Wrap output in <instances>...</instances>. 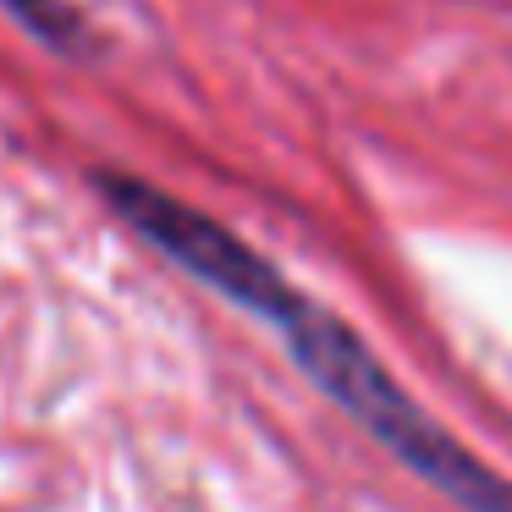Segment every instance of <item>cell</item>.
Wrapping results in <instances>:
<instances>
[{"label": "cell", "mask_w": 512, "mask_h": 512, "mask_svg": "<svg viewBox=\"0 0 512 512\" xmlns=\"http://www.w3.org/2000/svg\"><path fill=\"white\" fill-rule=\"evenodd\" d=\"M100 188L138 237H149V243H155L166 259H177L188 276H199L204 287H215L221 298H232L237 309L259 314L265 325L298 298L292 281L281 276L270 259H259L243 237H232L204 210H193V204L171 199V193L149 188V182H138V177H116V171H105Z\"/></svg>", "instance_id": "obj_2"}, {"label": "cell", "mask_w": 512, "mask_h": 512, "mask_svg": "<svg viewBox=\"0 0 512 512\" xmlns=\"http://www.w3.org/2000/svg\"><path fill=\"white\" fill-rule=\"evenodd\" d=\"M287 342V353L298 358V369L347 413L358 419L402 468L424 479L430 490H441L446 501H457L463 512H512V479H501L485 457H474L463 441H452L446 424H435L408 391L391 380V369L358 342V331H347L336 314H325L320 303L298 298L270 320Z\"/></svg>", "instance_id": "obj_1"}]
</instances>
